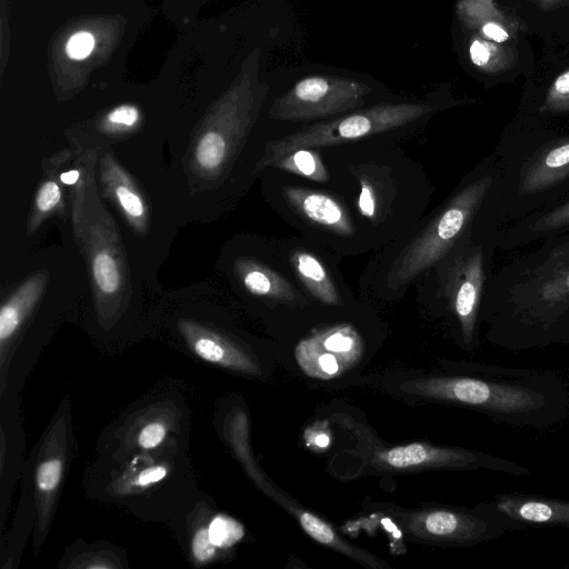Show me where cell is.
Masks as SVG:
<instances>
[{"label": "cell", "instance_id": "52a82bcc", "mask_svg": "<svg viewBox=\"0 0 569 569\" xmlns=\"http://www.w3.org/2000/svg\"><path fill=\"white\" fill-rule=\"evenodd\" d=\"M73 238L88 272L92 316L101 328L133 316L143 274L131 257L118 222L99 194L96 172L81 209L71 218Z\"/></svg>", "mask_w": 569, "mask_h": 569}, {"label": "cell", "instance_id": "9c48e42d", "mask_svg": "<svg viewBox=\"0 0 569 569\" xmlns=\"http://www.w3.org/2000/svg\"><path fill=\"white\" fill-rule=\"evenodd\" d=\"M97 150L96 180L99 194L116 212L126 246L146 279L161 263L181 214L179 206L160 204V198L123 164L112 147Z\"/></svg>", "mask_w": 569, "mask_h": 569}, {"label": "cell", "instance_id": "d6986e66", "mask_svg": "<svg viewBox=\"0 0 569 569\" xmlns=\"http://www.w3.org/2000/svg\"><path fill=\"white\" fill-rule=\"evenodd\" d=\"M403 527L417 537L460 546L490 541L507 532L527 530L491 510L487 505L470 511L428 509L410 516Z\"/></svg>", "mask_w": 569, "mask_h": 569}, {"label": "cell", "instance_id": "f546056e", "mask_svg": "<svg viewBox=\"0 0 569 569\" xmlns=\"http://www.w3.org/2000/svg\"><path fill=\"white\" fill-rule=\"evenodd\" d=\"M82 551L83 552H79L72 559V561H78V563H76L73 567H83V565L90 559L91 562L89 568H114V566L111 562H108V560L113 562H116L114 560H118L116 555L108 557L106 550H101L100 552H98L97 550L96 552H93L94 550H91V552L87 550Z\"/></svg>", "mask_w": 569, "mask_h": 569}, {"label": "cell", "instance_id": "3957f363", "mask_svg": "<svg viewBox=\"0 0 569 569\" xmlns=\"http://www.w3.org/2000/svg\"><path fill=\"white\" fill-rule=\"evenodd\" d=\"M497 171L496 157L491 152L409 231L376 251L360 277L361 293L385 301L406 293L473 229Z\"/></svg>", "mask_w": 569, "mask_h": 569}, {"label": "cell", "instance_id": "7402d4cb", "mask_svg": "<svg viewBox=\"0 0 569 569\" xmlns=\"http://www.w3.org/2000/svg\"><path fill=\"white\" fill-rule=\"evenodd\" d=\"M486 505L526 529L528 527L569 528V500L527 493H501Z\"/></svg>", "mask_w": 569, "mask_h": 569}, {"label": "cell", "instance_id": "f1b7e54d", "mask_svg": "<svg viewBox=\"0 0 569 569\" xmlns=\"http://www.w3.org/2000/svg\"><path fill=\"white\" fill-rule=\"evenodd\" d=\"M96 39L89 31L74 32L66 43V53L72 60H84L93 51Z\"/></svg>", "mask_w": 569, "mask_h": 569}, {"label": "cell", "instance_id": "6da1fadb", "mask_svg": "<svg viewBox=\"0 0 569 569\" xmlns=\"http://www.w3.org/2000/svg\"><path fill=\"white\" fill-rule=\"evenodd\" d=\"M491 273L480 322L506 349L569 343V232L551 236Z\"/></svg>", "mask_w": 569, "mask_h": 569}, {"label": "cell", "instance_id": "cb8c5ba5", "mask_svg": "<svg viewBox=\"0 0 569 569\" xmlns=\"http://www.w3.org/2000/svg\"><path fill=\"white\" fill-rule=\"evenodd\" d=\"M309 182L330 188L331 174L320 149L300 148L291 150L267 164ZM263 170V169H262Z\"/></svg>", "mask_w": 569, "mask_h": 569}, {"label": "cell", "instance_id": "8fae6325", "mask_svg": "<svg viewBox=\"0 0 569 569\" xmlns=\"http://www.w3.org/2000/svg\"><path fill=\"white\" fill-rule=\"evenodd\" d=\"M497 234L477 223L418 282V293L431 307L450 318L466 349L478 345L480 309L491 276Z\"/></svg>", "mask_w": 569, "mask_h": 569}, {"label": "cell", "instance_id": "d4e9b609", "mask_svg": "<svg viewBox=\"0 0 569 569\" xmlns=\"http://www.w3.org/2000/svg\"><path fill=\"white\" fill-rule=\"evenodd\" d=\"M61 166L60 160L48 168L34 193L29 219V229L31 231H36L47 219L52 218L54 213H62L66 209L63 193L66 186L59 178Z\"/></svg>", "mask_w": 569, "mask_h": 569}, {"label": "cell", "instance_id": "2e32d148", "mask_svg": "<svg viewBox=\"0 0 569 569\" xmlns=\"http://www.w3.org/2000/svg\"><path fill=\"white\" fill-rule=\"evenodd\" d=\"M372 88L347 77L315 74L300 79L269 109L276 121L311 122L340 117L363 108Z\"/></svg>", "mask_w": 569, "mask_h": 569}, {"label": "cell", "instance_id": "836d02e7", "mask_svg": "<svg viewBox=\"0 0 569 569\" xmlns=\"http://www.w3.org/2000/svg\"><path fill=\"white\" fill-rule=\"evenodd\" d=\"M316 442L318 446L326 447L329 443V438L326 435H319Z\"/></svg>", "mask_w": 569, "mask_h": 569}, {"label": "cell", "instance_id": "7c38bea8", "mask_svg": "<svg viewBox=\"0 0 569 569\" xmlns=\"http://www.w3.org/2000/svg\"><path fill=\"white\" fill-rule=\"evenodd\" d=\"M436 111V106L426 102H381L302 126L279 138L268 139L256 164V174L259 176L276 158L295 149H322L376 139L396 141L397 131L410 129Z\"/></svg>", "mask_w": 569, "mask_h": 569}, {"label": "cell", "instance_id": "5b68a950", "mask_svg": "<svg viewBox=\"0 0 569 569\" xmlns=\"http://www.w3.org/2000/svg\"><path fill=\"white\" fill-rule=\"evenodd\" d=\"M187 436L122 457L100 455L87 472L89 496L143 519H177L198 500Z\"/></svg>", "mask_w": 569, "mask_h": 569}, {"label": "cell", "instance_id": "603a6c76", "mask_svg": "<svg viewBox=\"0 0 569 569\" xmlns=\"http://www.w3.org/2000/svg\"><path fill=\"white\" fill-rule=\"evenodd\" d=\"M569 232V197L498 231L497 249H513Z\"/></svg>", "mask_w": 569, "mask_h": 569}, {"label": "cell", "instance_id": "d6a6232c", "mask_svg": "<svg viewBox=\"0 0 569 569\" xmlns=\"http://www.w3.org/2000/svg\"><path fill=\"white\" fill-rule=\"evenodd\" d=\"M318 363L326 373L332 375L338 371L337 359L331 353L321 355L318 359Z\"/></svg>", "mask_w": 569, "mask_h": 569}, {"label": "cell", "instance_id": "30bf717a", "mask_svg": "<svg viewBox=\"0 0 569 569\" xmlns=\"http://www.w3.org/2000/svg\"><path fill=\"white\" fill-rule=\"evenodd\" d=\"M259 176L267 202L301 237L341 258L372 251L352 210L337 191L313 187L271 167Z\"/></svg>", "mask_w": 569, "mask_h": 569}, {"label": "cell", "instance_id": "83f0119b", "mask_svg": "<svg viewBox=\"0 0 569 569\" xmlns=\"http://www.w3.org/2000/svg\"><path fill=\"white\" fill-rule=\"evenodd\" d=\"M207 530L210 542L221 552L233 547L243 536L242 526L221 512L207 516Z\"/></svg>", "mask_w": 569, "mask_h": 569}, {"label": "cell", "instance_id": "7a4b0ae2", "mask_svg": "<svg viewBox=\"0 0 569 569\" xmlns=\"http://www.w3.org/2000/svg\"><path fill=\"white\" fill-rule=\"evenodd\" d=\"M320 151L330 189L346 200L372 251L403 236L427 213L432 182L397 141L367 140Z\"/></svg>", "mask_w": 569, "mask_h": 569}, {"label": "cell", "instance_id": "5bb4252c", "mask_svg": "<svg viewBox=\"0 0 569 569\" xmlns=\"http://www.w3.org/2000/svg\"><path fill=\"white\" fill-rule=\"evenodd\" d=\"M187 407L176 392L162 391L138 401L99 440L100 455L122 457L156 449L187 433Z\"/></svg>", "mask_w": 569, "mask_h": 569}, {"label": "cell", "instance_id": "e0dca14e", "mask_svg": "<svg viewBox=\"0 0 569 569\" xmlns=\"http://www.w3.org/2000/svg\"><path fill=\"white\" fill-rule=\"evenodd\" d=\"M270 239L279 259L315 303L327 308L353 303L352 290L339 269L341 257L301 236Z\"/></svg>", "mask_w": 569, "mask_h": 569}, {"label": "cell", "instance_id": "ac0fdd59", "mask_svg": "<svg viewBox=\"0 0 569 569\" xmlns=\"http://www.w3.org/2000/svg\"><path fill=\"white\" fill-rule=\"evenodd\" d=\"M53 262H42L11 284L0 307L1 370L44 311L53 309Z\"/></svg>", "mask_w": 569, "mask_h": 569}, {"label": "cell", "instance_id": "4316f807", "mask_svg": "<svg viewBox=\"0 0 569 569\" xmlns=\"http://www.w3.org/2000/svg\"><path fill=\"white\" fill-rule=\"evenodd\" d=\"M142 124V112L133 103L118 104L94 123V131L99 138L107 140L103 147H112L119 140L134 136Z\"/></svg>", "mask_w": 569, "mask_h": 569}, {"label": "cell", "instance_id": "9a60e30c", "mask_svg": "<svg viewBox=\"0 0 569 569\" xmlns=\"http://www.w3.org/2000/svg\"><path fill=\"white\" fill-rule=\"evenodd\" d=\"M168 322L179 343L202 362L234 372L260 373L256 358L220 323L209 305H181Z\"/></svg>", "mask_w": 569, "mask_h": 569}, {"label": "cell", "instance_id": "484cf974", "mask_svg": "<svg viewBox=\"0 0 569 569\" xmlns=\"http://www.w3.org/2000/svg\"><path fill=\"white\" fill-rule=\"evenodd\" d=\"M199 500V499H198ZM196 501L187 511V522L190 526L186 529V542L188 558L196 567L207 566L216 561L220 551L210 542L207 530L208 507H199L200 502Z\"/></svg>", "mask_w": 569, "mask_h": 569}, {"label": "cell", "instance_id": "4dcf8cb0", "mask_svg": "<svg viewBox=\"0 0 569 569\" xmlns=\"http://www.w3.org/2000/svg\"><path fill=\"white\" fill-rule=\"evenodd\" d=\"M470 58L476 66H483L490 58L489 48L480 40H473L470 46Z\"/></svg>", "mask_w": 569, "mask_h": 569}, {"label": "cell", "instance_id": "1f68e13d", "mask_svg": "<svg viewBox=\"0 0 569 569\" xmlns=\"http://www.w3.org/2000/svg\"><path fill=\"white\" fill-rule=\"evenodd\" d=\"M482 32L497 42H503L508 39V33L498 24L489 22L482 27Z\"/></svg>", "mask_w": 569, "mask_h": 569}, {"label": "cell", "instance_id": "8992f818", "mask_svg": "<svg viewBox=\"0 0 569 569\" xmlns=\"http://www.w3.org/2000/svg\"><path fill=\"white\" fill-rule=\"evenodd\" d=\"M403 390L459 403L516 426L546 427L561 420L569 395L561 379L527 369L485 367L481 376H443L408 381Z\"/></svg>", "mask_w": 569, "mask_h": 569}, {"label": "cell", "instance_id": "4fadbf2b", "mask_svg": "<svg viewBox=\"0 0 569 569\" xmlns=\"http://www.w3.org/2000/svg\"><path fill=\"white\" fill-rule=\"evenodd\" d=\"M219 268L232 291L249 303L300 310L318 306L279 259L270 238L234 237L222 248Z\"/></svg>", "mask_w": 569, "mask_h": 569}, {"label": "cell", "instance_id": "44dd1931", "mask_svg": "<svg viewBox=\"0 0 569 569\" xmlns=\"http://www.w3.org/2000/svg\"><path fill=\"white\" fill-rule=\"evenodd\" d=\"M376 461L396 470H419L423 468L445 469H488L512 476H528L530 470L525 466L496 457L486 452L438 447L422 442H412L377 451Z\"/></svg>", "mask_w": 569, "mask_h": 569}, {"label": "cell", "instance_id": "ba28073f", "mask_svg": "<svg viewBox=\"0 0 569 569\" xmlns=\"http://www.w3.org/2000/svg\"><path fill=\"white\" fill-rule=\"evenodd\" d=\"M259 57V51L250 56L238 81L187 146V184L197 192H222L236 181L248 149H253L249 141L269 91L258 79Z\"/></svg>", "mask_w": 569, "mask_h": 569}, {"label": "cell", "instance_id": "ffe728a7", "mask_svg": "<svg viewBox=\"0 0 569 569\" xmlns=\"http://www.w3.org/2000/svg\"><path fill=\"white\" fill-rule=\"evenodd\" d=\"M68 410L59 409L33 458L32 480L37 509V542L40 543L53 517L71 447Z\"/></svg>", "mask_w": 569, "mask_h": 569}, {"label": "cell", "instance_id": "277c9868", "mask_svg": "<svg viewBox=\"0 0 569 569\" xmlns=\"http://www.w3.org/2000/svg\"><path fill=\"white\" fill-rule=\"evenodd\" d=\"M497 176L477 226L503 227L569 197V132L507 129L493 149Z\"/></svg>", "mask_w": 569, "mask_h": 569}]
</instances>
